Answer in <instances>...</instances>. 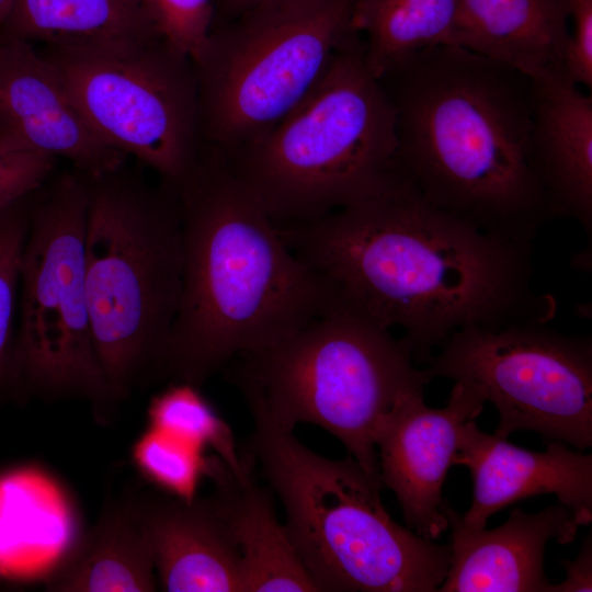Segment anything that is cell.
<instances>
[{
	"mask_svg": "<svg viewBox=\"0 0 592 592\" xmlns=\"http://www.w3.org/2000/svg\"><path fill=\"white\" fill-rule=\"evenodd\" d=\"M528 162L551 214L592 236V98L561 65L531 77Z\"/></svg>",
	"mask_w": 592,
	"mask_h": 592,
	"instance_id": "17",
	"label": "cell"
},
{
	"mask_svg": "<svg viewBox=\"0 0 592 592\" xmlns=\"http://www.w3.org/2000/svg\"><path fill=\"white\" fill-rule=\"evenodd\" d=\"M573 31L569 36L561 68L577 86L592 87V0H570Z\"/></svg>",
	"mask_w": 592,
	"mask_h": 592,
	"instance_id": "28",
	"label": "cell"
},
{
	"mask_svg": "<svg viewBox=\"0 0 592 592\" xmlns=\"http://www.w3.org/2000/svg\"><path fill=\"white\" fill-rule=\"evenodd\" d=\"M453 465L467 467L473 478L471 504L460 515L467 528H483L505 506L548 493L581 526L592 522V454L569 448L563 442L549 441L545 452H533L488 434L469 420L462 426Z\"/></svg>",
	"mask_w": 592,
	"mask_h": 592,
	"instance_id": "14",
	"label": "cell"
},
{
	"mask_svg": "<svg viewBox=\"0 0 592 592\" xmlns=\"http://www.w3.org/2000/svg\"><path fill=\"white\" fill-rule=\"evenodd\" d=\"M570 0H458L445 45L533 77L562 64Z\"/></svg>",
	"mask_w": 592,
	"mask_h": 592,
	"instance_id": "18",
	"label": "cell"
},
{
	"mask_svg": "<svg viewBox=\"0 0 592 592\" xmlns=\"http://www.w3.org/2000/svg\"><path fill=\"white\" fill-rule=\"evenodd\" d=\"M127 161L86 178V285L95 352L116 396L163 379L183 282L179 185Z\"/></svg>",
	"mask_w": 592,
	"mask_h": 592,
	"instance_id": "4",
	"label": "cell"
},
{
	"mask_svg": "<svg viewBox=\"0 0 592 592\" xmlns=\"http://www.w3.org/2000/svg\"><path fill=\"white\" fill-rule=\"evenodd\" d=\"M35 191L0 207V403L13 399L20 272Z\"/></svg>",
	"mask_w": 592,
	"mask_h": 592,
	"instance_id": "24",
	"label": "cell"
},
{
	"mask_svg": "<svg viewBox=\"0 0 592 592\" xmlns=\"http://www.w3.org/2000/svg\"><path fill=\"white\" fill-rule=\"evenodd\" d=\"M560 565L566 570V580L553 584L551 592H583L592 591V536H585L579 554L573 560L561 559Z\"/></svg>",
	"mask_w": 592,
	"mask_h": 592,
	"instance_id": "29",
	"label": "cell"
},
{
	"mask_svg": "<svg viewBox=\"0 0 592 592\" xmlns=\"http://www.w3.org/2000/svg\"><path fill=\"white\" fill-rule=\"evenodd\" d=\"M179 194L183 282L163 379L201 387L235 357L280 343L333 301L223 150L203 143Z\"/></svg>",
	"mask_w": 592,
	"mask_h": 592,
	"instance_id": "3",
	"label": "cell"
},
{
	"mask_svg": "<svg viewBox=\"0 0 592 592\" xmlns=\"http://www.w3.org/2000/svg\"><path fill=\"white\" fill-rule=\"evenodd\" d=\"M95 134L111 148L179 185L203 138L192 59L162 37L44 46Z\"/></svg>",
	"mask_w": 592,
	"mask_h": 592,
	"instance_id": "10",
	"label": "cell"
},
{
	"mask_svg": "<svg viewBox=\"0 0 592 592\" xmlns=\"http://www.w3.org/2000/svg\"><path fill=\"white\" fill-rule=\"evenodd\" d=\"M458 0H353L351 27L363 35L364 58L379 79L410 56L445 44Z\"/></svg>",
	"mask_w": 592,
	"mask_h": 592,
	"instance_id": "22",
	"label": "cell"
},
{
	"mask_svg": "<svg viewBox=\"0 0 592 592\" xmlns=\"http://www.w3.org/2000/svg\"><path fill=\"white\" fill-rule=\"evenodd\" d=\"M250 452L284 506L285 528L319 591L435 592L451 545L398 524L382 503V481L351 456L311 452L246 399Z\"/></svg>",
	"mask_w": 592,
	"mask_h": 592,
	"instance_id": "6",
	"label": "cell"
},
{
	"mask_svg": "<svg viewBox=\"0 0 592 592\" xmlns=\"http://www.w3.org/2000/svg\"><path fill=\"white\" fill-rule=\"evenodd\" d=\"M240 556V592L319 591L274 510L271 489L229 470L212 479Z\"/></svg>",
	"mask_w": 592,
	"mask_h": 592,
	"instance_id": "20",
	"label": "cell"
},
{
	"mask_svg": "<svg viewBox=\"0 0 592 592\" xmlns=\"http://www.w3.org/2000/svg\"><path fill=\"white\" fill-rule=\"evenodd\" d=\"M14 0H0V24L8 18Z\"/></svg>",
	"mask_w": 592,
	"mask_h": 592,
	"instance_id": "31",
	"label": "cell"
},
{
	"mask_svg": "<svg viewBox=\"0 0 592 592\" xmlns=\"http://www.w3.org/2000/svg\"><path fill=\"white\" fill-rule=\"evenodd\" d=\"M135 463L157 488L191 500L203 477H208L218 457H206L204 451L149 426L136 442Z\"/></svg>",
	"mask_w": 592,
	"mask_h": 592,
	"instance_id": "25",
	"label": "cell"
},
{
	"mask_svg": "<svg viewBox=\"0 0 592 592\" xmlns=\"http://www.w3.org/2000/svg\"><path fill=\"white\" fill-rule=\"evenodd\" d=\"M148 419L151 428L203 451L213 449L239 480L251 478L247 463L239 455L231 429L201 394L200 387L171 382L151 398Z\"/></svg>",
	"mask_w": 592,
	"mask_h": 592,
	"instance_id": "23",
	"label": "cell"
},
{
	"mask_svg": "<svg viewBox=\"0 0 592 592\" xmlns=\"http://www.w3.org/2000/svg\"><path fill=\"white\" fill-rule=\"evenodd\" d=\"M442 512L451 528V562L439 592H551L544 570L549 539L566 545L581 526L557 502L536 513L515 508L500 526L470 530L445 500Z\"/></svg>",
	"mask_w": 592,
	"mask_h": 592,
	"instance_id": "16",
	"label": "cell"
},
{
	"mask_svg": "<svg viewBox=\"0 0 592 592\" xmlns=\"http://www.w3.org/2000/svg\"><path fill=\"white\" fill-rule=\"evenodd\" d=\"M379 81L395 111L401 183L482 232L532 243L554 216L527 156L531 77L441 44Z\"/></svg>",
	"mask_w": 592,
	"mask_h": 592,
	"instance_id": "2",
	"label": "cell"
},
{
	"mask_svg": "<svg viewBox=\"0 0 592 592\" xmlns=\"http://www.w3.org/2000/svg\"><path fill=\"white\" fill-rule=\"evenodd\" d=\"M57 160L37 152L0 145V207L43 185Z\"/></svg>",
	"mask_w": 592,
	"mask_h": 592,
	"instance_id": "27",
	"label": "cell"
},
{
	"mask_svg": "<svg viewBox=\"0 0 592 592\" xmlns=\"http://www.w3.org/2000/svg\"><path fill=\"white\" fill-rule=\"evenodd\" d=\"M239 358L236 384L275 425L323 428L378 479L379 420L432 380L400 339L337 306L280 343Z\"/></svg>",
	"mask_w": 592,
	"mask_h": 592,
	"instance_id": "7",
	"label": "cell"
},
{
	"mask_svg": "<svg viewBox=\"0 0 592 592\" xmlns=\"http://www.w3.org/2000/svg\"><path fill=\"white\" fill-rule=\"evenodd\" d=\"M168 592H240V556L215 493L187 500L159 488L125 490Z\"/></svg>",
	"mask_w": 592,
	"mask_h": 592,
	"instance_id": "15",
	"label": "cell"
},
{
	"mask_svg": "<svg viewBox=\"0 0 592 592\" xmlns=\"http://www.w3.org/2000/svg\"><path fill=\"white\" fill-rule=\"evenodd\" d=\"M426 362L433 379L462 383L493 403V434L533 431L547 442L592 446V340L547 323L466 328Z\"/></svg>",
	"mask_w": 592,
	"mask_h": 592,
	"instance_id": "11",
	"label": "cell"
},
{
	"mask_svg": "<svg viewBox=\"0 0 592 592\" xmlns=\"http://www.w3.org/2000/svg\"><path fill=\"white\" fill-rule=\"evenodd\" d=\"M483 398L454 383L443 408H430L423 390L407 394L378 422L379 477L395 493L407 526L435 540L447 528L442 488L457 452L462 426L483 410Z\"/></svg>",
	"mask_w": 592,
	"mask_h": 592,
	"instance_id": "12",
	"label": "cell"
},
{
	"mask_svg": "<svg viewBox=\"0 0 592 592\" xmlns=\"http://www.w3.org/2000/svg\"><path fill=\"white\" fill-rule=\"evenodd\" d=\"M86 178L54 173L34 193L20 272L13 399L89 403L102 424L122 400L100 365L86 285Z\"/></svg>",
	"mask_w": 592,
	"mask_h": 592,
	"instance_id": "8",
	"label": "cell"
},
{
	"mask_svg": "<svg viewBox=\"0 0 592 592\" xmlns=\"http://www.w3.org/2000/svg\"><path fill=\"white\" fill-rule=\"evenodd\" d=\"M352 5L353 0H271L213 27L192 58L203 141L231 151L293 111L355 32Z\"/></svg>",
	"mask_w": 592,
	"mask_h": 592,
	"instance_id": "9",
	"label": "cell"
},
{
	"mask_svg": "<svg viewBox=\"0 0 592 592\" xmlns=\"http://www.w3.org/2000/svg\"><path fill=\"white\" fill-rule=\"evenodd\" d=\"M152 554L125 490L107 494L92 527L47 573L49 592H152L158 588Z\"/></svg>",
	"mask_w": 592,
	"mask_h": 592,
	"instance_id": "19",
	"label": "cell"
},
{
	"mask_svg": "<svg viewBox=\"0 0 592 592\" xmlns=\"http://www.w3.org/2000/svg\"><path fill=\"white\" fill-rule=\"evenodd\" d=\"M271 0H217L216 11L219 9L225 15L234 19L239 14Z\"/></svg>",
	"mask_w": 592,
	"mask_h": 592,
	"instance_id": "30",
	"label": "cell"
},
{
	"mask_svg": "<svg viewBox=\"0 0 592 592\" xmlns=\"http://www.w3.org/2000/svg\"><path fill=\"white\" fill-rule=\"evenodd\" d=\"M278 230L334 306L400 330L417 363L459 330L548 323L556 312L534 287L532 243L482 232L402 183Z\"/></svg>",
	"mask_w": 592,
	"mask_h": 592,
	"instance_id": "1",
	"label": "cell"
},
{
	"mask_svg": "<svg viewBox=\"0 0 592 592\" xmlns=\"http://www.w3.org/2000/svg\"><path fill=\"white\" fill-rule=\"evenodd\" d=\"M161 37L148 0H14L0 42L96 45Z\"/></svg>",
	"mask_w": 592,
	"mask_h": 592,
	"instance_id": "21",
	"label": "cell"
},
{
	"mask_svg": "<svg viewBox=\"0 0 592 592\" xmlns=\"http://www.w3.org/2000/svg\"><path fill=\"white\" fill-rule=\"evenodd\" d=\"M224 153L277 226L309 221L398 186L395 111L367 67L362 36L354 32L338 48L283 119Z\"/></svg>",
	"mask_w": 592,
	"mask_h": 592,
	"instance_id": "5",
	"label": "cell"
},
{
	"mask_svg": "<svg viewBox=\"0 0 592 592\" xmlns=\"http://www.w3.org/2000/svg\"><path fill=\"white\" fill-rule=\"evenodd\" d=\"M0 145L65 159L86 178L128 159L95 134L53 65L24 41L0 42Z\"/></svg>",
	"mask_w": 592,
	"mask_h": 592,
	"instance_id": "13",
	"label": "cell"
},
{
	"mask_svg": "<svg viewBox=\"0 0 592 592\" xmlns=\"http://www.w3.org/2000/svg\"><path fill=\"white\" fill-rule=\"evenodd\" d=\"M160 36L191 59L206 43L217 0H148Z\"/></svg>",
	"mask_w": 592,
	"mask_h": 592,
	"instance_id": "26",
	"label": "cell"
}]
</instances>
